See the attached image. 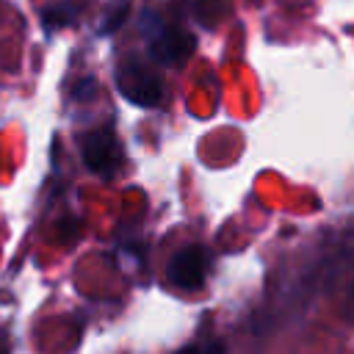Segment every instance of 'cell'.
Instances as JSON below:
<instances>
[{"instance_id": "obj_8", "label": "cell", "mask_w": 354, "mask_h": 354, "mask_svg": "<svg viewBox=\"0 0 354 354\" xmlns=\"http://www.w3.org/2000/svg\"><path fill=\"white\" fill-rule=\"evenodd\" d=\"M202 354H227V348H224V343H221V340H213Z\"/></svg>"}, {"instance_id": "obj_2", "label": "cell", "mask_w": 354, "mask_h": 354, "mask_svg": "<svg viewBox=\"0 0 354 354\" xmlns=\"http://www.w3.org/2000/svg\"><path fill=\"white\" fill-rule=\"evenodd\" d=\"M207 268H210V254L207 249L202 246H185L180 249L171 260H169V268H166V277L174 288L180 290H196L205 285V277H207Z\"/></svg>"}, {"instance_id": "obj_4", "label": "cell", "mask_w": 354, "mask_h": 354, "mask_svg": "<svg viewBox=\"0 0 354 354\" xmlns=\"http://www.w3.org/2000/svg\"><path fill=\"white\" fill-rule=\"evenodd\" d=\"M147 36H149V53L160 64H177L194 53V36L185 30L160 25L158 17H155V30H147Z\"/></svg>"}, {"instance_id": "obj_7", "label": "cell", "mask_w": 354, "mask_h": 354, "mask_svg": "<svg viewBox=\"0 0 354 354\" xmlns=\"http://www.w3.org/2000/svg\"><path fill=\"white\" fill-rule=\"evenodd\" d=\"M124 19H127V6L116 8V14H113V17H111V19H108V22L102 25V33H113V30H116V28H119V25H122Z\"/></svg>"}, {"instance_id": "obj_6", "label": "cell", "mask_w": 354, "mask_h": 354, "mask_svg": "<svg viewBox=\"0 0 354 354\" xmlns=\"http://www.w3.org/2000/svg\"><path fill=\"white\" fill-rule=\"evenodd\" d=\"M224 6H227V0H196V17L207 25V14H213L210 19H213V25H216V19L224 17V11H221Z\"/></svg>"}, {"instance_id": "obj_3", "label": "cell", "mask_w": 354, "mask_h": 354, "mask_svg": "<svg viewBox=\"0 0 354 354\" xmlns=\"http://www.w3.org/2000/svg\"><path fill=\"white\" fill-rule=\"evenodd\" d=\"M83 160L94 174L111 177L122 160L119 141L111 127H97L88 136H83Z\"/></svg>"}, {"instance_id": "obj_1", "label": "cell", "mask_w": 354, "mask_h": 354, "mask_svg": "<svg viewBox=\"0 0 354 354\" xmlns=\"http://www.w3.org/2000/svg\"><path fill=\"white\" fill-rule=\"evenodd\" d=\"M116 86L124 94V100H130L133 105L141 108H155L163 100V83L155 72H149L144 64L127 58L119 69H116Z\"/></svg>"}, {"instance_id": "obj_5", "label": "cell", "mask_w": 354, "mask_h": 354, "mask_svg": "<svg viewBox=\"0 0 354 354\" xmlns=\"http://www.w3.org/2000/svg\"><path fill=\"white\" fill-rule=\"evenodd\" d=\"M41 19H44V25H47V28H64V25H69V22L75 19V8H72L69 3L47 6V8H44V14H41Z\"/></svg>"}, {"instance_id": "obj_10", "label": "cell", "mask_w": 354, "mask_h": 354, "mask_svg": "<svg viewBox=\"0 0 354 354\" xmlns=\"http://www.w3.org/2000/svg\"><path fill=\"white\" fill-rule=\"evenodd\" d=\"M0 354H8V348H6V346H0Z\"/></svg>"}, {"instance_id": "obj_9", "label": "cell", "mask_w": 354, "mask_h": 354, "mask_svg": "<svg viewBox=\"0 0 354 354\" xmlns=\"http://www.w3.org/2000/svg\"><path fill=\"white\" fill-rule=\"evenodd\" d=\"M177 354H199V351H196V346H185V348H180Z\"/></svg>"}]
</instances>
